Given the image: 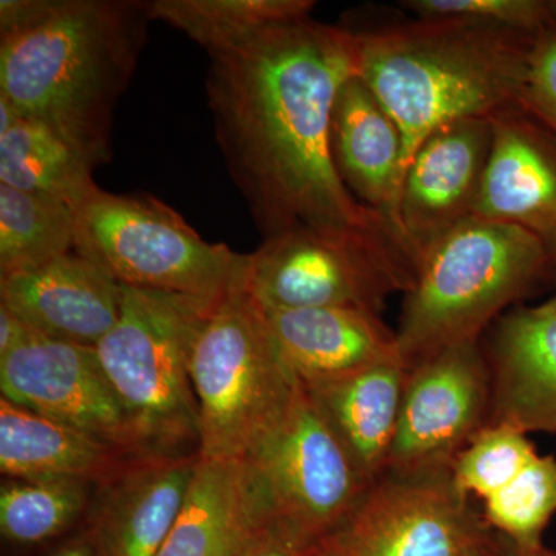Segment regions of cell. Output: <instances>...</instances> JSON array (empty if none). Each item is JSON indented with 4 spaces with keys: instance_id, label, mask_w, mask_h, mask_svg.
Wrapping results in <instances>:
<instances>
[{
    "instance_id": "f1b7e54d",
    "label": "cell",
    "mask_w": 556,
    "mask_h": 556,
    "mask_svg": "<svg viewBox=\"0 0 556 556\" xmlns=\"http://www.w3.org/2000/svg\"><path fill=\"white\" fill-rule=\"evenodd\" d=\"M417 17H464L540 36L556 27V0H409Z\"/></svg>"
},
{
    "instance_id": "d4e9b609",
    "label": "cell",
    "mask_w": 556,
    "mask_h": 556,
    "mask_svg": "<svg viewBox=\"0 0 556 556\" xmlns=\"http://www.w3.org/2000/svg\"><path fill=\"white\" fill-rule=\"evenodd\" d=\"M314 5L311 0H155L148 13L211 53L270 25L309 17Z\"/></svg>"
},
{
    "instance_id": "7a4b0ae2",
    "label": "cell",
    "mask_w": 556,
    "mask_h": 556,
    "mask_svg": "<svg viewBox=\"0 0 556 556\" xmlns=\"http://www.w3.org/2000/svg\"><path fill=\"white\" fill-rule=\"evenodd\" d=\"M148 3L3 0L0 97L47 124L94 163L109 155L113 108L129 84Z\"/></svg>"
},
{
    "instance_id": "836d02e7",
    "label": "cell",
    "mask_w": 556,
    "mask_h": 556,
    "mask_svg": "<svg viewBox=\"0 0 556 556\" xmlns=\"http://www.w3.org/2000/svg\"><path fill=\"white\" fill-rule=\"evenodd\" d=\"M50 556H93V552L90 551L89 544L83 538H79V540L72 541V543L58 548Z\"/></svg>"
},
{
    "instance_id": "7c38bea8",
    "label": "cell",
    "mask_w": 556,
    "mask_h": 556,
    "mask_svg": "<svg viewBox=\"0 0 556 556\" xmlns=\"http://www.w3.org/2000/svg\"><path fill=\"white\" fill-rule=\"evenodd\" d=\"M2 397L101 439L131 456L139 448L93 348L47 338L30 329L0 356Z\"/></svg>"
},
{
    "instance_id": "484cf974",
    "label": "cell",
    "mask_w": 556,
    "mask_h": 556,
    "mask_svg": "<svg viewBox=\"0 0 556 556\" xmlns=\"http://www.w3.org/2000/svg\"><path fill=\"white\" fill-rule=\"evenodd\" d=\"M93 486L72 478H5L0 485V532L22 546L61 535L87 514Z\"/></svg>"
},
{
    "instance_id": "4fadbf2b",
    "label": "cell",
    "mask_w": 556,
    "mask_h": 556,
    "mask_svg": "<svg viewBox=\"0 0 556 556\" xmlns=\"http://www.w3.org/2000/svg\"><path fill=\"white\" fill-rule=\"evenodd\" d=\"M492 141V119H463L416 150L402 181L399 223L417 266L450 230L475 217Z\"/></svg>"
},
{
    "instance_id": "8992f818",
    "label": "cell",
    "mask_w": 556,
    "mask_h": 556,
    "mask_svg": "<svg viewBox=\"0 0 556 556\" xmlns=\"http://www.w3.org/2000/svg\"><path fill=\"white\" fill-rule=\"evenodd\" d=\"M241 269V268H240ZM200 459H247L287 415L300 380L240 273L208 314L190 358Z\"/></svg>"
},
{
    "instance_id": "4316f807",
    "label": "cell",
    "mask_w": 556,
    "mask_h": 556,
    "mask_svg": "<svg viewBox=\"0 0 556 556\" xmlns=\"http://www.w3.org/2000/svg\"><path fill=\"white\" fill-rule=\"evenodd\" d=\"M556 514V457L536 455L503 490L484 501L486 525L518 547H538Z\"/></svg>"
},
{
    "instance_id": "5b68a950",
    "label": "cell",
    "mask_w": 556,
    "mask_h": 556,
    "mask_svg": "<svg viewBox=\"0 0 556 556\" xmlns=\"http://www.w3.org/2000/svg\"><path fill=\"white\" fill-rule=\"evenodd\" d=\"M219 299L123 287L118 321L93 348L144 455H199L190 358Z\"/></svg>"
},
{
    "instance_id": "8fae6325",
    "label": "cell",
    "mask_w": 556,
    "mask_h": 556,
    "mask_svg": "<svg viewBox=\"0 0 556 556\" xmlns=\"http://www.w3.org/2000/svg\"><path fill=\"white\" fill-rule=\"evenodd\" d=\"M492 382L481 340L445 348L408 368L387 475L452 471L489 424Z\"/></svg>"
},
{
    "instance_id": "f546056e",
    "label": "cell",
    "mask_w": 556,
    "mask_h": 556,
    "mask_svg": "<svg viewBox=\"0 0 556 556\" xmlns=\"http://www.w3.org/2000/svg\"><path fill=\"white\" fill-rule=\"evenodd\" d=\"M521 105L556 134V27L535 40Z\"/></svg>"
},
{
    "instance_id": "d6a6232c",
    "label": "cell",
    "mask_w": 556,
    "mask_h": 556,
    "mask_svg": "<svg viewBox=\"0 0 556 556\" xmlns=\"http://www.w3.org/2000/svg\"><path fill=\"white\" fill-rule=\"evenodd\" d=\"M500 555L501 556H556L555 552L547 551L544 546L538 547H518L508 543L500 535Z\"/></svg>"
},
{
    "instance_id": "1f68e13d",
    "label": "cell",
    "mask_w": 556,
    "mask_h": 556,
    "mask_svg": "<svg viewBox=\"0 0 556 556\" xmlns=\"http://www.w3.org/2000/svg\"><path fill=\"white\" fill-rule=\"evenodd\" d=\"M30 329L9 306L0 303V356H5L11 350L21 345Z\"/></svg>"
},
{
    "instance_id": "d6986e66",
    "label": "cell",
    "mask_w": 556,
    "mask_h": 556,
    "mask_svg": "<svg viewBox=\"0 0 556 556\" xmlns=\"http://www.w3.org/2000/svg\"><path fill=\"white\" fill-rule=\"evenodd\" d=\"M278 350L303 386L345 378L402 358L397 334L361 308H263Z\"/></svg>"
},
{
    "instance_id": "ffe728a7",
    "label": "cell",
    "mask_w": 556,
    "mask_h": 556,
    "mask_svg": "<svg viewBox=\"0 0 556 556\" xmlns=\"http://www.w3.org/2000/svg\"><path fill=\"white\" fill-rule=\"evenodd\" d=\"M331 149L336 169L351 195L386 218L405 241L399 223L404 179L402 135L378 98L357 76L343 84L336 100Z\"/></svg>"
},
{
    "instance_id": "2e32d148",
    "label": "cell",
    "mask_w": 556,
    "mask_h": 556,
    "mask_svg": "<svg viewBox=\"0 0 556 556\" xmlns=\"http://www.w3.org/2000/svg\"><path fill=\"white\" fill-rule=\"evenodd\" d=\"M482 350L492 382L486 426L556 433V294L497 318Z\"/></svg>"
},
{
    "instance_id": "6da1fadb",
    "label": "cell",
    "mask_w": 556,
    "mask_h": 556,
    "mask_svg": "<svg viewBox=\"0 0 556 556\" xmlns=\"http://www.w3.org/2000/svg\"><path fill=\"white\" fill-rule=\"evenodd\" d=\"M208 54L219 146L265 239L305 228L394 240L409 251L351 195L332 160V110L357 76L356 31L303 17Z\"/></svg>"
},
{
    "instance_id": "4dcf8cb0",
    "label": "cell",
    "mask_w": 556,
    "mask_h": 556,
    "mask_svg": "<svg viewBox=\"0 0 556 556\" xmlns=\"http://www.w3.org/2000/svg\"><path fill=\"white\" fill-rule=\"evenodd\" d=\"M329 538H314L274 517L241 556H328Z\"/></svg>"
},
{
    "instance_id": "277c9868",
    "label": "cell",
    "mask_w": 556,
    "mask_h": 556,
    "mask_svg": "<svg viewBox=\"0 0 556 556\" xmlns=\"http://www.w3.org/2000/svg\"><path fill=\"white\" fill-rule=\"evenodd\" d=\"M556 285L544 244L517 226L471 217L428 249L396 329L407 368L445 348L481 340L511 303Z\"/></svg>"
},
{
    "instance_id": "cb8c5ba5",
    "label": "cell",
    "mask_w": 556,
    "mask_h": 556,
    "mask_svg": "<svg viewBox=\"0 0 556 556\" xmlns=\"http://www.w3.org/2000/svg\"><path fill=\"white\" fill-rule=\"evenodd\" d=\"M75 249L72 204L0 182V277L38 268Z\"/></svg>"
},
{
    "instance_id": "7402d4cb",
    "label": "cell",
    "mask_w": 556,
    "mask_h": 556,
    "mask_svg": "<svg viewBox=\"0 0 556 556\" xmlns=\"http://www.w3.org/2000/svg\"><path fill=\"white\" fill-rule=\"evenodd\" d=\"M137 457L0 399V471L5 478H72L98 485Z\"/></svg>"
},
{
    "instance_id": "ba28073f",
    "label": "cell",
    "mask_w": 556,
    "mask_h": 556,
    "mask_svg": "<svg viewBox=\"0 0 556 556\" xmlns=\"http://www.w3.org/2000/svg\"><path fill=\"white\" fill-rule=\"evenodd\" d=\"M416 258L394 240L294 229L243 255L240 281L262 308H361L379 313L415 283Z\"/></svg>"
},
{
    "instance_id": "e575fe53",
    "label": "cell",
    "mask_w": 556,
    "mask_h": 556,
    "mask_svg": "<svg viewBox=\"0 0 556 556\" xmlns=\"http://www.w3.org/2000/svg\"><path fill=\"white\" fill-rule=\"evenodd\" d=\"M482 556H501L500 555V538H497L496 546L492 548V551L486 552V554Z\"/></svg>"
},
{
    "instance_id": "ac0fdd59",
    "label": "cell",
    "mask_w": 556,
    "mask_h": 556,
    "mask_svg": "<svg viewBox=\"0 0 556 556\" xmlns=\"http://www.w3.org/2000/svg\"><path fill=\"white\" fill-rule=\"evenodd\" d=\"M273 518L248 459H199L177 521L156 556H241Z\"/></svg>"
},
{
    "instance_id": "30bf717a",
    "label": "cell",
    "mask_w": 556,
    "mask_h": 556,
    "mask_svg": "<svg viewBox=\"0 0 556 556\" xmlns=\"http://www.w3.org/2000/svg\"><path fill=\"white\" fill-rule=\"evenodd\" d=\"M497 538L450 471L386 475L331 536L328 556H482Z\"/></svg>"
},
{
    "instance_id": "3957f363",
    "label": "cell",
    "mask_w": 556,
    "mask_h": 556,
    "mask_svg": "<svg viewBox=\"0 0 556 556\" xmlns=\"http://www.w3.org/2000/svg\"><path fill=\"white\" fill-rule=\"evenodd\" d=\"M357 36V78L401 131L404 174L441 127L521 105L538 38L464 17H417Z\"/></svg>"
},
{
    "instance_id": "603a6c76",
    "label": "cell",
    "mask_w": 556,
    "mask_h": 556,
    "mask_svg": "<svg viewBox=\"0 0 556 556\" xmlns=\"http://www.w3.org/2000/svg\"><path fill=\"white\" fill-rule=\"evenodd\" d=\"M97 163L47 124L21 118L0 134V182L76 204L98 188Z\"/></svg>"
},
{
    "instance_id": "e0dca14e",
    "label": "cell",
    "mask_w": 556,
    "mask_h": 556,
    "mask_svg": "<svg viewBox=\"0 0 556 556\" xmlns=\"http://www.w3.org/2000/svg\"><path fill=\"white\" fill-rule=\"evenodd\" d=\"M123 287L78 252L0 277V303L28 327L61 342L94 348L115 327Z\"/></svg>"
},
{
    "instance_id": "9c48e42d",
    "label": "cell",
    "mask_w": 556,
    "mask_h": 556,
    "mask_svg": "<svg viewBox=\"0 0 556 556\" xmlns=\"http://www.w3.org/2000/svg\"><path fill=\"white\" fill-rule=\"evenodd\" d=\"M247 459L274 517L314 538L338 533L372 486L302 382L287 415Z\"/></svg>"
},
{
    "instance_id": "44dd1931",
    "label": "cell",
    "mask_w": 556,
    "mask_h": 556,
    "mask_svg": "<svg viewBox=\"0 0 556 556\" xmlns=\"http://www.w3.org/2000/svg\"><path fill=\"white\" fill-rule=\"evenodd\" d=\"M408 368L402 358L305 386L369 484L386 477Z\"/></svg>"
},
{
    "instance_id": "83f0119b",
    "label": "cell",
    "mask_w": 556,
    "mask_h": 556,
    "mask_svg": "<svg viewBox=\"0 0 556 556\" xmlns=\"http://www.w3.org/2000/svg\"><path fill=\"white\" fill-rule=\"evenodd\" d=\"M536 455L527 434L517 428L485 426L459 453L450 473L464 496L485 501L510 484Z\"/></svg>"
},
{
    "instance_id": "9a60e30c",
    "label": "cell",
    "mask_w": 556,
    "mask_h": 556,
    "mask_svg": "<svg viewBox=\"0 0 556 556\" xmlns=\"http://www.w3.org/2000/svg\"><path fill=\"white\" fill-rule=\"evenodd\" d=\"M490 119L492 150L475 217L526 230L556 263V134L522 105Z\"/></svg>"
},
{
    "instance_id": "5bb4252c",
    "label": "cell",
    "mask_w": 556,
    "mask_h": 556,
    "mask_svg": "<svg viewBox=\"0 0 556 556\" xmlns=\"http://www.w3.org/2000/svg\"><path fill=\"white\" fill-rule=\"evenodd\" d=\"M199 459L139 456L94 485L80 536L93 556H156L177 521Z\"/></svg>"
},
{
    "instance_id": "52a82bcc",
    "label": "cell",
    "mask_w": 556,
    "mask_h": 556,
    "mask_svg": "<svg viewBox=\"0 0 556 556\" xmlns=\"http://www.w3.org/2000/svg\"><path fill=\"white\" fill-rule=\"evenodd\" d=\"M75 214V252L121 287L217 300L239 276L243 255L204 241L181 215L146 193L97 188Z\"/></svg>"
}]
</instances>
